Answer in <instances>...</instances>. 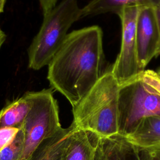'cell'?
<instances>
[{"label": "cell", "mask_w": 160, "mask_h": 160, "mask_svg": "<svg viewBox=\"0 0 160 160\" xmlns=\"http://www.w3.org/2000/svg\"><path fill=\"white\" fill-rule=\"evenodd\" d=\"M104 62L101 28L94 25L74 30L48 64L47 78L73 106L105 72Z\"/></svg>", "instance_id": "6da1fadb"}, {"label": "cell", "mask_w": 160, "mask_h": 160, "mask_svg": "<svg viewBox=\"0 0 160 160\" xmlns=\"http://www.w3.org/2000/svg\"><path fill=\"white\" fill-rule=\"evenodd\" d=\"M121 86L111 69L72 107V124L96 138L106 139L121 134Z\"/></svg>", "instance_id": "7a4b0ae2"}, {"label": "cell", "mask_w": 160, "mask_h": 160, "mask_svg": "<svg viewBox=\"0 0 160 160\" xmlns=\"http://www.w3.org/2000/svg\"><path fill=\"white\" fill-rule=\"evenodd\" d=\"M39 32L28 49L29 67L39 70L49 64L60 48L74 22L81 18L77 0H62L43 15Z\"/></svg>", "instance_id": "3957f363"}, {"label": "cell", "mask_w": 160, "mask_h": 160, "mask_svg": "<svg viewBox=\"0 0 160 160\" xmlns=\"http://www.w3.org/2000/svg\"><path fill=\"white\" fill-rule=\"evenodd\" d=\"M32 92V104L22 124L25 144L19 160H30L39 146L62 128L58 104L51 89Z\"/></svg>", "instance_id": "277c9868"}, {"label": "cell", "mask_w": 160, "mask_h": 160, "mask_svg": "<svg viewBox=\"0 0 160 160\" xmlns=\"http://www.w3.org/2000/svg\"><path fill=\"white\" fill-rule=\"evenodd\" d=\"M120 106L122 135L142 119L160 117V95L138 76L121 86Z\"/></svg>", "instance_id": "5b68a950"}, {"label": "cell", "mask_w": 160, "mask_h": 160, "mask_svg": "<svg viewBox=\"0 0 160 160\" xmlns=\"http://www.w3.org/2000/svg\"><path fill=\"white\" fill-rule=\"evenodd\" d=\"M140 6L126 7L116 14L121 23V42L119 54L111 70L120 86L136 78L141 73L136 38V20Z\"/></svg>", "instance_id": "8992f818"}, {"label": "cell", "mask_w": 160, "mask_h": 160, "mask_svg": "<svg viewBox=\"0 0 160 160\" xmlns=\"http://www.w3.org/2000/svg\"><path fill=\"white\" fill-rule=\"evenodd\" d=\"M136 38L139 68L142 72L150 61L158 56L160 34L156 6H141L136 20Z\"/></svg>", "instance_id": "52a82bcc"}, {"label": "cell", "mask_w": 160, "mask_h": 160, "mask_svg": "<svg viewBox=\"0 0 160 160\" xmlns=\"http://www.w3.org/2000/svg\"><path fill=\"white\" fill-rule=\"evenodd\" d=\"M121 136L135 150L160 152V117L142 119Z\"/></svg>", "instance_id": "ba28073f"}, {"label": "cell", "mask_w": 160, "mask_h": 160, "mask_svg": "<svg viewBox=\"0 0 160 160\" xmlns=\"http://www.w3.org/2000/svg\"><path fill=\"white\" fill-rule=\"evenodd\" d=\"M91 133L76 129L71 134L61 160H97L96 138Z\"/></svg>", "instance_id": "9c48e42d"}, {"label": "cell", "mask_w": 160, "mask_h": 160, "mask_svg": "<svg viewBox=\"0 0 160 160\" xmlns=\"http://www.w3.org/2000/svg\"><path fill=\"white\" fill-rule=\"evenodd\" d=\"M76 129L72 123L68 128H62L39 146L30 160H61L69 139Z\"/></svg>", "instance_id": "30bf717a"}, {"label": "cell", "mask_w": 160, "mask_h": 160, "mask_svg": "<svg viewBox=\"0 0 160 160\" xmlns=\"http://www.w3.org/2000/svg\"><path fill=\"white\" fill-rule=\"evenodd\" d=\"M96 142L97 160H138V151L121 136L106 139L96 138Z\"/></svg>", "instance_id": "8fae6325"}, {"label": "cell", "mask_w": 160, "mask_h": 160, "mask_svg": "<svg viewBox=\"0 0 160 160\" xmlns=\"http://www.w3.org/2000/svg\"><path fill=\"white\" fill-rule=\"evenodd\" d=\"M32 92H28L0 111V128H21L32 104Z\"/></svg>", "instance_id": "7c38bea8"}, {"label": "cell", "mask_w": 160, "mask_h": 160, "mask_svg": "<svg viewBox=\"0 0 160 160\" xmlns=\"http://www.w3.org/2000/svg\"><path fill=\"white\" fill-rule=\"evenodd\" d=\"M160 5V0H91L81 8V18L98 14L112 12L117 14L124 8L131 6Z\"/></svg>", "instance_id": "4fadbf2b"}, {"label": "cell", "mask_w": 160, "mask_h": 160, "mask_svg": "<svg viewBox=\"0 0 160 160\" xmlns=\"http://www.w3.org/2000/svg\"><path fill=\"white\" fill-rule=\"evenodd\" d=\"M25 144L24 129L20 128L13 141L0 151V160H19Z\"/></svg>", "instance_id": "5bb4252c"}, {"label": "cell", "mask_w": 160, "mask_h": 160, "mask_svg": "<svg viewBox=\"0 0 160 160\" xmlns=\"http://www.w3.org/2000/svg\"><path fill=\"white\" fill-rule=\"evenodd\" d=\"M138 76L145 84L160 95V76L158 72L152 69H145Z\"/></svg>", "instance_id": "9a60e30c"}, {"label": "cell", "mask_w": 160, "mask_h": 160, "mask_svg": "<svg viewBox=\"0 0 160 160\" xmlns=\"http://www.w3.org/2000/svg\"><path fill=\"white\" fill-rule=\"evenodd\" d=\"M19 129L12 127L0 128V151L13 141Z\"/></svg>", "instance_id": "2e32d148"}, {"label": "cell", "mask_w": 160, "mask_h": 160, "mask_svg": "<svg viewBox=\"0 0 160 160\" xmlns=\"http://www.w3.org/2000/svg\"><path fill=\"white\" fill-rule=\"evenodd\" d=\"M138 160H160V152L138 151Z\"/></svg>", "instance_id": "e0dca14e"}, {"label": "cell", "mask_w": 160, "mask_h": 160, "mask_svg": "<svg viewBox=\"0 0 160 160\" xmlns=\"http://www.w3.org/2000/svg\"><path fill=\"white\" fill-rule=\"evenodd\" d=\"M57 1L58 0H39L43 15L50 12L56 6Z\"/></svg>", "instance_id": "ac0fdd59"}, {"label": "cell", "mask_w": 160, "mask_h": 160, "mask_svg": "<svg viewBox=\"0 0 160 160\" xmlns=\"http://www.w3.org/2000/svg\"><path fill=\"white\" fill-rule=\"evenodd\" d=\"M156 15H157V19H158L159 34H160V5L156 6ZM159 55H160V43H159V51H158V56Z\"/></svg>", "instance_id": "d6986e66"}, {"label": "cell", "mask_w": 160, "mask_h": 160, "mask_svg": "<svg viewBox=\"0 0 160 160\" xmlns=\"http://www.w3.org/2000/svg\"><path fill=\"white\" fill-rule=\"evenodd\" d=\"M6 39V34L0 28V48Z\"/></svg>", "instance_id": "ffe728a7"}, {"label": "cell", "mask_w": 160, "mask_h": 160, "mask_svg": "<svg viewBox=\"0 0 160 160\" xmlns=\"http://www.w3.org/2000/svg\"><path fill=\"white\" fill-rule=\"evenodd\" d=\"M6 0H0V13L3 12Z\"/></svg>", "instance_id": "44dd1931"}, {"label": "cell", "mask_w": 160, "mask_h": 160, "mask_svg": "<svg viewBox=\"0 0 160 160\" xmlns=\"http://www.w3.org/2000/svg\"><path fill=\"white\" fill-rule=\"evenodd\" d=\"M158 74H159V75L160 76V69H159V71H158Z\"/></svg>", "instance_id": "7402d4cb"}]
</instances>
